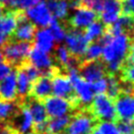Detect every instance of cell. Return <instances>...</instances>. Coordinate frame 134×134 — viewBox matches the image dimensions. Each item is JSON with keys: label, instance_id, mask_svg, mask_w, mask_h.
I'll use <instances>...</instances> for the list:
<instances>
[{"label": "cell", "instance_id": "1", "mask_svg": "<svg viewBox=\"0 0 134 134\" xmlns=\"http://www.w3.org/2000/svg\"><path fill=\"white\" fill-rule=\"evenodd\" d=\"M33 46L34 42L7 38L1 44L0 51L3 60L15 70L29 59V54Z\"/></svg>", "mask_w": 134, "mask_h": 134}, {"label": "cell", "instance_id": "2", "mask_svg": "<svg viewBox=\"0 0 134 134\" xmlns=\"http://www.w3.org/2000/svg\"><path fill=\"white\" fill-rule=\"evenodd\" d=\"M100 122L89 107L83 108L71 114L70 121L63 132L64 134H91Z\"/></svg>", "mask_w": 134, "mask_h": 134}, {"label": "cell", "instance_id": "3", "mask_svg": "<svg viewBox=\"0 0 134 134\" xmlns=\"http://www.w3.org/2000/svg\"><path fill=\"white\" fill-rule=\"evenodd\" d=\"M130 42V38L124 34L114 36L110 40V42L103 46V61L105 63L111 61L123 62V60L128 54Z\"/></svg>", "mask_w": 134, "mask_h": 134}, {"label": "cell", "instance_id": "4", "mask_svg": "<svg viewBox=\"0 0 134 134\" xmlns=\"http://www.w3.org/2000/svg\"><path fill=\"white\" fill-rule=\"evenodd\" d=\"M89 109L99 121L114 122L117 119L113 100L105 93L97 94L93 98Z\"/></svg>", "mask_w": 134, "mask_h": 134}, {"label": "cell", "instance_id": "5", "mask_svg": "<svg viewBox=\"0 0 134 134\" xmlns=\"http://www.w3.org/2000/svg\"><path fill=\"white\" fill-rule=\"evenodd\" d=\"M17 25L13 34L8 38L35 42V36L38 31V26L35 25L26 15L24 10H16Z\"/></svg>", "mask_w": 134, "mask_h": 134}, {"label": "cell", "instance_id": "6", "mask_svg": "<svg viewBox=\"0 0 134 134\" xmlns=\"http://www.w3.org/2000/svg\"><path fill=\"white\" fill-rule=\"evenodd\" d=\"M67 74L69 76V79L71 81L73 90H74L81 105L83 108L89 107L90 104L92 103L94 94H95L93 92L91 83H89L85 79H83L79 75L78 69H76V68L69 69Z\"/></svg>", "mask_w": 134, "mask_h": 134}, {"label": "cell", "instance_id": "7", "mask_svg": "<svg viewBox=\"0 0 134 134\" xmlns=\"http://www.w3.org/2000/svg\"><path fill=\"white\" fill-rule=\"evenodd\" d=\"M64 40L70 54L82 60L89 46V42L84 36V31L69 28L66 30V36Z\"/></svg>", "mask_w": 134, "mask_h": 134}, {"label": "cell", "instance_id": "8", "mask_svg": "<svg viewBox=\"0 0 134 134\" xmlns=\"http://www.w3.org/2000/svg\"><path fill=\"white\" fill-rule=\"evenodd\" d=\"M42 103L48 118L59 117L65 114H73L77 110L68 100L56 96L47 97L42 100Z\"/></svg>", "mask_w": 134, "mask_h": 134}, {"label": "cell", "instance_id": "9", "mask_svg": "<svg viewBox=\"0 0 134 134\" xmlns=\"http://www.w3.org/2000/svg\"><path fill=\"white\" fill-rule=\"evenodd\" d=\"M98 19H99V15L97 12L83 6H80L79 8L74 10L72 16L69 19L61 22L64 24L66 30L69 28L82 30L83 28L88 27L90 24H92L93 22Z\"/></svg>", "mask_w": 134, "mask_h": 134}, {"label": "cell", "instance_id": "10", "mask_svg": "<svg viewBox=\"0 0 134 134\" xmlns=\"http://www.w3.org/2000/svg\"><path fill=\"white\" fill-rule=\"evenodd\" d=\"M79 75L89 83H93L97 80L107 76L105 64L103 59L81 61L78 66Z\"/></svg>", "mask_w": 134, "mask_h": 134}, {"label": "cell", "instance_id": "11", "mask_svg": "<svg viewBox=\"0 0 134 134\" xmlns=\"http://www.w3.org/2000/svg\"><path fill=\"white\" fill-rule=\"evenodd\" d=\"M26 15L35 25L40 26L42 28H46L50 25L53 17L46 6V2L41 1L34 7L27 9Z\"/></svg>", "mask_w": 134, "mask_h": 134}, {"label": "cell", "instance_id": "12", "mask_svg": "<svg viewBox=\"0 0 134 134\" xmlns=\"http://www.w3.org/2000/svg\"><path fill=\"white\" fill-rule=\"evenodd\" d=\"M122 12L121 0H105L99 13V19L105 26L113 24Z\"/></svg>", "mask_w": 134, "mask_h": 134}, {"label": "cell", "instance_id": "13", "mask_svg": "<svg viewBox=\"0 0 134 134\" xmlns=\"http://www.w3.org/2000/svg\"><path fill=\"white\" fill-rule=\"evenodd\" d=\"M117 119H128L134 117V95L119 93L113 100Z\"/></svg>", "mask_w": 134, "mask_h": 134}, {"label": "cell", "instance_id": "14", "mask_svg": "<svg viewBox=\"0 0 134 134\" xmlns=\"http://www.w3.org/2000/svg\"><path fill=\"white\" fill-rule=\"evenodd\" d=\"M52 94V84L51 77L42 75L31 83L28 96L33 97L40 100H43L46 98L51 96Z\"/></svg>", "mask_w": 134, "mask_h": 134}, {"label": "cell", "instance_id": "15", "mask_svg": "<svg viewBox=\"0 0 134 134\" xmlns=\"http://www.w3.org/2000/svg\"><path fill=\"white\" fill-rule=\"evenodd\" d=\"M23 104H25L27 108L29 109L32 117H33L34 124H38V123H42L48 120V116H47L42 100H37L33 97L28 96L27 99L23 102Z\"/></svg>", "mask_w": 134, "mask_h": 134}, {"label": "cell", "instance_id": "16", "mask_svg": "<svg viewBox=\"0 0 134 134\" xmlns=\"http://www.w3.org/2000/svg\"><path fill=\"white\" fill-rule=\"evenodd\" d=\"M23 103L18 99L11 100L0 99V121L9 122L20 113Z\"/></svg>", "mask_w": 134, "mask_h": 134}, {"label": "cell", "instance_id": "17", "mask_svg": "<svg viewBox=\"0 0 134 134\" xmlns=\"http://www.w3.org/2000/svg\"><path fill=\"white\" fill-rule=\"evenodd\" d=\"M0 99L7 100L17 99V84L15 70H13L5 78L0 80Z\"/></svg>", "mask_w": 134, "mask_h": 134}, {"label": "cell", "instance_id": "18", "mask_svg": "<svg viewBox=\"0 0 134 134\" xmlns=\"http://www.w3.org/2000/svg\"><path fill=\"white\" fill-rule=\"evenodd\" d=\"M46 4L53 18L58 21H66L70 10L68 0H47Z\"/></svg>", "mask_w": 134, "mask_h": 134}, {"label": "cell", "instance_id": "19", "mask_svg": "<svg viewBox=\"0 0 134 134\" xmlns=\"http://www.w3.org/2000/svg\"><path fill=\"white\" fill-rule=\"evenodd\" d=\"M16 72V84H17V99L20 102H24L29 95L31 81L22 67H17Z\"/></svg>", "mask_w": 134, "mask_h": 134}, {"label": "cell", "instance_id": "20", "mask_svg": "<svg viewBox=\"0 0 134 134\" xmlns=\"http://www.w3.org/2000/svg\"><path fill=\"white\" fill-rule=\"evenodd\" d=\"M34 44L38 46L40 49L49 53L54 47V38L50 33L49 30L41 29L38 30L35 36V42Z\"/></svg>", "mask_w": 134, "mask_h": 134}, {"label": "cell", "instance_id": "21", "mask_svg": "<svg viewBox=\"0 0 134 134\" xmlns=\"http://www.w3.org/2000/svg\"><path fill=\"white\" fill-rule=\"evenodd\" d=\"M70 118H71V114H65L59 117L48 118L46 134L62 133L70 121Z\"/></svg>", "mask_w": 134, "mask_h": 134}, {"label": "cell", "instance_id": "22", "mask_svg": "<svg viewBox=\"0 0 134 134\" xmlns=\"http://www.w3.org/2000/svg\"><path fill=\"white\" fill-rule=\"evenodd\" d=\"M105 26L100 19H98L93 22L92 24H90L88 27H86V29L84 30V36L87 42L90 43L94 41H98L105 33Z\"/></svg>", "mask_w": 134, "mask_h": 134}, {"label": "cell", "instance_id": "23", "mask_svg": "<svg viewBox=\"0 0 134 134\" xmlns=\"http://www.w3.org/2000/svg\"><path fill=\"white\" fill-rule=\"evenodd\" d=\"M49 31L52 37L57 42H62L66 36V28L61 21L56 20L55 18L52 19V21L49 25Z\"/></svg>", "mask_w": 134, "mask_h": 134}, {"label": "cell", "instance_id": "24", "mask_svg": "<svg viewBox=\"0 0 134 134\" xmlns=\"http://www.w3.org/2000/svg\"><path fill=\"white\" fill-rule=\"evenodd\" d=\"M102 53H103V46L99 42H93L92 44H90L88 46V48H87L83 56L82 61L100 59L102 57Z\"/></svg>", "mask_w": 134, "mask_h": 134}, {"label": "cell", "instance_id": "25", "mask_svg": "<svg viewBox=\"0 0 134 134\" xmlns=\"http://www.w3.org/2000/svg\"><path fill=\"white\" fill-rule=\"evenodd\" d=\"M113 123L120 134H134V117L128 119H116Z\"/></svg>", "mask_w": 134, "mask_h": 134}, {"label": "cell", "instance_id": "26", "mask_svg": "<svg viewBox=\"0 0 134 134\" xmlns=\"http://www.w3.org/2000/svg\"><path fill=\"white\" fill-rule=\"evenodd\" d=\"M42 0H12L10 10H27L34 7Z\"/></svg>", "mask_w": 134, "mask_h": 134}, {"label": "cell", "instance_id": "27", "mask_svg": "<svg viewBox=\"0 0 134 134\" xmlns=\"http://www.w3.org/2000/svg\"><path fill=\"white\" fill-rule=\"evenodd\" d=\"M98 128L100 130V134H120L115 124L110 121H103L100 122Z\"/></svg>", "mask_w": 134, "mask_h": 134}, {"label": "cell", "instance_id": "28", "mask_svg": "<svg viewBox=\"0 0 134 134\" xmlns=\"http://www.w3.org/2000/svg\"><path fill=\"white\" fill-rule=\"evenodd\" d=\"M80 2H81V6L91 9L98 13L99 15L100 9L103 7L104 0H80Z\"/></svg>", "mask_w": 134, "mask_h": 134}, {"label": "cell", "instance_id": "29", "mask_svg": "<svg viewBox=\"0 0 134 134\" xmlns=\"http://www.w3.org/2000/svg\"><path fill=\"white\" fill-rule=\"evenodd\" d=\"M91 85H92L93 92L96 93V94H102V93L107 92L108 82H107V79L105 77L93 82V83H91Z\"/></svg>", "mask_w": 134, "mask_h": 134}, {"label": "cell", "instance_id": "30", "mask_svg": "<svg viewBox=\"0 0 134 134\" xmlns=\"http://www.w3.org/2000/svg\"><path fill=\"white\" fill-rule=\"evenodd\" d=\"M123 15L134 16V0H121Z\"/></svg>", "mask_w": 134, "mask_h": 134}, {"label": "cell", "instance_id": "31", "mask_svg": "<svg viewBox=\"0 0 134 134\" xmlns=\"http://www.w3.org/2000/svg\"><path fill=\"white\" fill-rule=\"evenodd\" d=\"M13 70L14 69L9 65L8 63L5 62L4 60L3 61H0V80H2L6 76H8Z\"/></svg>", "mask_w": 134, "mask_h": 134}, {"label": "cell", "instance_id": "32", "mask_svg": "<svg viewBox=\"0 0 134 134\" xmlns=\"http://www.w3.org/2000/svg\"><path fill=\"white\" fill-rule=\"evenodd\" d=\"M125 60L129 61V62H134V40L131 41L129 46V51H128V54L125 57Z\"/></svg>", "mask_w": 134, "mask_h": 134}, {"label": "cell", "instance_id": "33", "mask_svg": "<svg viewBox=\"0 0 134 134\" xmlns=\"http://www.w3.org/2000/svg\"><path fill=\"white\" fill-rule=\"evenodd\" d=\"M12 0H0V6L4 10H10Z\"/></svg>", "mask_w": 134, "mask_h": 134}, {"label": "cell", "instance_id": "34", "mask_svg": "<svg viewBox=\"0 0 134 134\" xmlns=\"http://www.w3.org/2000/svg\"><path fill=\"white\" fill-rule=\"evenodd\" d=\"M91 134H100V130H99V128H98V126H97L95 129L93 130L92 132H91Z\"/></svg>", "mask_w": 134, "mask_h": 134}, {"label": "cell", "instance_id": "35", "mask_svg": "<svg viewBox=\"0 0 134 134\" xmlns=\"http://www.w3.org/2000/svg\"><path fill=\"white\" fill-rule=\"evenodd\" d=\"M3 12H4V9H3L2 7H1V6H0V15H1V14H2Z\"/></svg>", "mask_w": 134, "mask_h": 134}, {"label": "cell", "instance_id": "36", "mask_svg": "<svg viewBox=\"0 0 134 134\" xmlns=\"http://www.w3.org/2000/svg\"><path fill=\"white\" fill-rule=\"evenodd\" d=\"M2 54H1V51H0V61H1V60H2Z\"/></svg>", "mask_w": 134, "mask_h": 134}, {"label": "cell", "instance_id": "37", "mask_svg": "<svg viewBox=\"0 0 134 134\" xmlns=\"http://www.w3.org/2000/svg\"><path fill=\"white\" fill-rule=\"evenodd\" d=\"M56 134H62V133H56Z\"/></svg>", "mask_w": 134, "mask_h": 134}]
</instances>
